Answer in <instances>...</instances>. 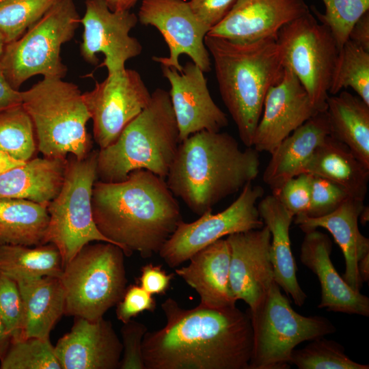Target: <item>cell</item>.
I'll use <instances>...</instances> for the list:
<instances>
[{
    "label": "cell",
    "instance_id": "cell-1",
    "mask_svg": "<svg viewBox=\"0 0 369 369\" xmlns=\"http://www.w3.org/2000/svg\"><path fill=\"white\" fill-rule=\"evenodd\" d=\"M161 329L142 342L146 369H248L253 347L249 313L236 306L184 309L172 298L161 305Z\"/></svg>",
    "mask_w": 369,
    "mask_h": 369
},
{
    "label": "cell",
    "instance_id": "cell-2",
    "mask_svg": "<svg viewBox=\"0 0 369 369\" xmlns=\"http://www.w3.org/2000/svg\"><path fill=\"white\" fill-rule=\"evenodd\" d=\"M92 208L100 232L126 256L143 258L159 254L182 221L180 206L164 178L137 169L122 181L97 180Z\"/></svg>",
    "mask_w": 369,
    "mask_h": 369
},
{
    "label": "cell",
    "instance_id": "cell-3",
    "mask_svg": "<svg viewBox=\"0 0 369 369\" xmlns=\"http://www.w3.org/2000/svg\"><path fill=\"white\" fill-rule=\"evenodd\" d=\"M259 152L227 133L202 131L182 141L166 177L172 193L202 215L259 173Z\"/></svg>",
    "mask_w": 369,
    "mask_h": 369
},
{
    "label": "cell",
    "instance_id": "cell-4",
    "mask_svg": "<svg viewBox=\"0 0 369 369\" xmlns=\"http://www.w3.org/2000/svg\"><path fill=\"white\" fill-rule=\"evenodd\" d=\"M204 42L213 60L221 99L241 141L252 147L266 94L284 74L277 38L236 42L207 34Z\"/></svg>",
    "mask_w": 369,
    "mask_h": 369
},
{
    "label": "cell",
    "instance_id": "cell-5",
    "mask_svg": "<svg viewBox=\"0 0 369 369\" xmlns=\"http://www.w3.org/2000/svg\"><path fill=\"white\" fill-rule=\"evenodd\" d=\"M180 143L169 92L156 88L148 105L117 139L98 151V180L120 182L137 169L165 179Z\"/></svg>",
    "mask_w": 369,
    "mask_h": 369
},
{
    "label": "cell",
    "instance_id": "cell-6",
    "mask_svg": "<svg viewBox=\"0 0 369 369\" xmlns=\"http://www.w3.org/2000/svg\"><path fill=\"white\" fill-rule=\"evenodd\" d=\"M22 105L34 128L37 148L45 157L82 159L92 151L86 125L90 119L78 86L58 78H43L22 92Z\"/></svg>",
    "mask_w": 369,
    "mask_h": 369
},
{
    "label": "cell",
    "instance_id": "cell-7",
    "mask_svg": "<svg viewBox=\"0 0 369 369\" xmlns=\"http://www.w3.org/2000/svg\"><path fill=\"white\" fill-rule=\"evenodd\" d=\"M249 313L253 347L248 369H288L298 344L336 331L325 316H305L295 311L275 282Z\"/></svg>",
    "mask_w": 369,
    "mask_h": 369
},
{
    "label": "cell",
    "instance_id": "cell-8",
    "mask_svg": "<svg viewBox=\"0 0 369 369\" xmlns=\"http://www.w3.org/2000/svg\"><path fill=\"white\" fill-rule=\"evenodd\" d=\"M124 256L111 243L85 245L60 277L66 294L64 314L97 320L115 306L127 287Z\"/></svg>",
    "mask_w": 369,
    "mask_h": 369
},
{
    "label": "cell",
    "instance_id": "cell-9",
    "mask_svg": "<svg viewBox=\"0 0 369 369\" xmlns=\"http://www.w3.org/2000/svg\"><path fill=\"white\" fill-rule=\"evenodd\" d=\"M80 20L73 0H56L19 38L6 44L0 66L10 84L18 90L36 75L63 79L68 69L61 47L74 36Z\"/></svg>",
    "mask_w": 369,
    "mask_h": 369
},
{
    "label": "cell",
    "instance_id": "cell-10",
    "mask_svg": "<svg viewBox=\"0 0 369 369\" xmlns=\"http://www.w3.org/2000/svg\"><path fill=\"white\" fill-rule=\"evenodd\" d=\"M97 157L98 150L82 159L69 154L62 187L47 206L49 220L42 244L51 243L57 248L64 268L90 242L111 243L93 219L92 196L98 180Z\"/></svg>",
    "mask_w": 369,
    "mask_h": 369
},
{
    "label": "cell",
    "instance_id": "cell-11",
    "mask_svg": "<svg viewBox=\"0 0 369 369\" xmlns=\"http://www.w3.org/2000/svg\"><path fill=\"white\" fill-rule=\"evenodd\" d=\"M277 42L284 67L297 77L316 108L325 111L339 51L330 29L309 12L282 27Z\"/></svg>",
    "mask_w": 369,
    "mask_h": 369
},
{
    "label": "cell",
    "instance_id": "cell-12",
    "mask_svg": "<svg viewBox=\"0 0 369 369\" xmlns=\"http://www.w3.org/2000/svg\"><path fill=\"white\" fill-rule=\"evenodd\" d=\"M264 195L260 186L246 184L234 202L216 214L206 211L195 221H181L159 254L170 267L189 260L200 249L230 234L259 229L264 226L257 201Z\"/></svg>",
    "mask_w": 369,
    "mask_h": 369
},
{
    "label": "cell",
    "instance_id": "cell-13",
    "mask_svg": "<svg viewBox=\"0 0 369 369\" xmlns=\"http://www.w3.org/2000/svg\"><path fill=\"white\" fill-rule=\"evenodd\" d=\"M93 122V136L100 149L113 143L123 129L148 105L151 93L135 70L107 74L83 93Z\"/></svg>",
    "mask_w": 369,
    "mask_h": 369
},
{
    "label": "cell",
    "instance_id": "cell-14",
    "mask_svg": "<svg viewBox=\"0 0 369 369\" xmlns=\"http://www.w3.org/2000/svg\"><path fill=\"white\" fill-rule=\"evenodd\" d=\"M137 16L143 25L157 29L168 47L167 57L153 56V61L181 72L180 57L187 55L204 72L210 70V55L204 42L209 29L197 18L188 1L142 0Z\"/></svg>",
    "mask_w": 369,
    "mask_h": 369
},
{
    "label": "cell",
    "instance_id": "cell-15",
    "mask_svg": "<svg viewBox=\"0 0 369 369\" xmlns=\"http://www.w3.org/2000/svg\"><path fill=\"white\" fill-rule=\"evenodd\" d=\"M137 22V16L130 10L113 11L104 0H86L80 20L83 27L81 55L96 65L101 53L105 59L99 66L105 67L108 74L124 70L126 62L142 52L140 42L130 35Z\"/></svg>",
    "mask_w": 369,
    "mask_h": 369
},
{
    "label": "cell",
    "instance_id": "cell-16",
    "mask_svg": "<svg viewBox=\"0 0 369 369\" xmlns=\"http://www.w3.org/2000/svg\"><path fill=\"white\" fill-rule=\"evenodd\" d=\"M319 111L297 77L285 67L282 79L269 87L252 146L271 154L295 129Z\"/></svg>",
    "mask_w": 369,
    "mask_h": 369
},
{
    "label": "cell",
    "instance_id": "cell-17",
    "mask_svg": "<svg viewBox=\"0 0 369 369\" xmlns=\"http://www.w3.org/2000/svg\"><path fill=\"white\" fill-rule=\"evenodd\" d=\"M170 85L169 92L180 142L202 131L219 132L228 124L226 114L210 94L204 72L192 61L181 72L161 66Z\"/></svg>",
    "mask_w": 369,
    "mask_h": 369
},
{
    "label": "cell",
    "instance_id": "cell-18",
    "mask_svg": "<svg viewBox=\"0 0 369 369\" xmlns=\"http://www.w3.org/2000/svg\"><path fill=\"white\" fill-rule=\"evenodd\" d=\"M230 282L236 301L253 309L275 282L270 258L271 233L266 226L230 234Z\"/></svg>",
    "mask_w": 369,
    "mask_h": 369
},
{
    "label": "cell",
    "instance_id": "cell-19",
    "mask_svg": "<svg viewBox=\"0 0 369 369\" xmlns=\"http://www.w3.org/2000/svg\"><path fill=\"white\" fill-rule=\"evenodd\" d=\"M309 12L304 0H237L207 34L236 42L277 38L282 27Z\"/></svg>",
    "mask_w": 369,
    "mask_h": 369
},
{
    "label": "cell",
    "instance_id": "cell-20",
    "mask_svg": "<svg viewBox=\"0 0 369 369\" xmlns=\"http://www.w3.org/2000/svg\"><path fill=\"white\" fill-rule=\"evenodd\" d=\"M62 369L119 368L122 344L111 323L75 317L70 331L54 346Z\"/></svg>",
    "mask_w": 369,
    "mask_h": 369
},
{
    "label": "cell",
    "instance_id": "cell-21",
    "mask_svg": "<svg viewBox=\"0 0 369 369\" xmlns=\"http://www.w3.org/2000/svg\"><path fill=\"white\" fill-rule=\"evenodd\" d=\"M332 242L327 234L313 230L305 232L300 260L318 277L321 299L318 306L328 311L369 316V298L353 290L339 275L330 256Z\"/></svg>",
    "mask_w": 369,
    "mask_h": 369
},
{
    "label": "cell",
    "instance_id": "cell-22",
    "mask_svg": "<svg viewBox=\"0 0 369 369\" xmlns=\"http://www.w3.org/2000/svg\"><path fill=\"white\" fill-rule=\"evenodd\" d=\"M364 208V200L349 196L329 214L319 217L299 215L295 219V223L304 232L323 228L331 233L344 255L345 270L342 277L357 291H360L363 284L357 263L369 254V239L360 232L358 227L359 217Z\"/></svg>",
    "mask_w": 369,
    "mask_h": 369
},
{
    "label": "cell",
    "instance_id": "cell-23",
    "mask_svg": "<svg viewBox=\"0 0 369 369\" xmlns=\"http://www.w3.org/2000/svg\"><path fill=\"white\" fill-rule=\"evenodd\" d=\"M188 265L175 269L200 297V305L210 308L236 306L230 282V251L220 238L194 254Z\"/></svg>",
    "mask_w": 369,
    "mask_h": 369
},
{
    "label": "cell",
    "instance_id": "cell-24",
    "mask_svg": "<svg viewBox=\"0 0 369 369\" xmlns=\"http://www.w3.org/2000/svg\"><path fill=\"white\" fill-rule=\"evenodd\" d=\"M329 135L330 128L326 111L308 120L271 154V158L263 174V181L275 191L290 178L303 174L304 165Z\"/></svg>",
    "mask_w": 369,
    "mask_h": 369
},
{
    "label": "cell",
    "instance_id": "cell-25",
    "mask_svg": "<svg viewBox=\"0 0 369 369\" xmlns=\"http://www.w3.org/2000/svg\"><path fill=\"white\" fill-rule=\"evenodd\" d=\"M258 213L271 233L270 258L275 282L295 305L302 306L307 298L297 277V266L290 240V226L295 217L273 193L259 202Z\"/></svg>",
    "mask_w": 369,
    "mask_h": 369
},
{
    "label": "cell",
    "instance_id": "cell-26",
    "mask_svg": "<svg viewBox=\"0 0 369 369\" xmlns=\"http://www.w3.org/2000/svg\"><path fill=\"white\" fill-rule=\"evenodd\" d=\"M66 159L33 158L0 175V199H20L48 206L60 191Z\"/></svg>",
    "mask_w": 369,
    "mask_h": 369
},
{
    "label": "cell",
    "instance_id": "cell-27",
    "mask_svg": "<svg viewBox=\"0 0 369 369\" xmlns=\"http://www.w3.org/2000/svg\"><path fill=\"white\" fill-rule=\"evenodd\" d=\"M303 173L328 179L342 187L351 197L362 200L366 197L369 167L346 145L330 135L315 149Z\"/></svg>",
    "mask_w": 369,
    "mask_h": 369
},
{
    "label": "cell",
    "instance_id": "cell-28",
    "mask_svg": "<svg viewBox=\"0 0 369 369\" xmlns=\"http://www.w3.org/2000/svg\"><path fill=\"white\" fill-rule=\"evenodd\" d=\"M17 283L23 308V339H49L65 312L66 294L60 278L43 277Z\"/></svg>",
    "mask_w": 369,
    "mask_h": 369
},
{
    "label": "cell",
    "instance_id": "cell-29",
    "mask_svg": "<svg viewBox=\"0 0 369 369\" xmlns=\"http://www.w3.org/2000/svg\"><path fill=\"white\" fill-rule=\"evenodd\" d=\"M338 94L329 96L327 100L330 135L369 167V105L348 92Z\"/></svg>",
    "mask_w": 369,
    "mask_h": 369
},
{
    "label": "cell",
    "instance_id": "cell-30",
    "mask_svg": "<svg viewBox=\"0 0 369 369\" xmlns=\"http://www.w3.org/2000/svg\"><path fill=\"white\" fill-rule=\"evenodd\" d=\"M49 220L47 206L20 199H0V246L42 245Z\"/></svg>",
    "mask_w": 369,
    "mask_h": 369
},
{
    "label": "cell",
    "instance_id": "cell-31",
    "mask_svg": "<svg viewBox=\"0 0 369 369\" xmlns=\"http://www.w3.org/2000/svg\"><path fill=\"white\" fill-rule=\"evenodd\" d=\"M61 254L51 243L35 247L20 245L0 246V273L16 282L43 277H61Z\"/></svg>",
    "mask_w": 369,
    "mask_h": 369
},
{
    "label": "cell",
    "instance_id": "cell-32",
    "mask_svg": "<svg viewBox=\"0 0 369 369\" xmlns=\"http://www.w3.org/2000/svg\"><path fill=\"white\" fill-rule=\"evenodd\" d=\"M348 87L369 105V51L350 40L338 51L329 94H338Z\"/></svg>",
    "mask_w": 369,
    "mask_h": 369
},
{
    "label": "cell",
    "instance_id": "cell-33",
    "mask_svg": "<svg viewBox=\"0 0 369 369\" xmlns=\"http://www.w3.org/2000/svg\"><path fill=\"white\" fill-rule=\"evenodd\" d=\"M37 144L32 121L22 105L0 113V150L23 161L31 159Z\"/></svg>",
    "mask_w": 369,
    "mask_h": 369
},
{
    "label": "cell",
    "instance_id": "cell-34",
    "mask_svg": "<svg viewBox=\"0 0 369 369\" xmlns=\"http://www.w3.org/2000/svg\"><path fill=\"white\" fill-rule=\"evenodd\" d=\"M290 364L299 369H368L363 364L351 359L340 343L324 337L313 340L298 350L294 349Z\"/></svg>",
    "mask_w": 369,
    "mask_h": 369
},
{
    "label": "cell",
    "instance_id": "cell-35",
    "mask_svg": "<svg viewBox=\"0 0 369 369\" xmlns=\"http://www.w3.org/2000/svg\"><path fill=\"white\" fill-rule=\"evenodd\" d=\"M1 369H62L49 339L29 338L12 340Z\"/></svg>",
    "mask_w": 369,
    "mask_h": 369
},
{
    "label": "cell",
    "instance_id": "cell-36",
    "mask_svg": "<svg viewBox=\"0 0 369 369\" xmlns=\"http://www.w3.org/2000/svg\"><path fill=\"white\" fill-rule=\"evenodd\" d=\"M56 0L0 1V35L5 44L19 38Z\"/></svg>",
    "mask_w": 369,
    "mask_h": 369
},
{
    "label": "cell",
    "instance_id": "cell-37",
    "mask_svg": "<svg viewBox=\"0 0 369 369\" xmlns=\"http://www.w3.org/2000/svg\"><path fill=\"white\" fill-rule=\"evenodd\" d=\"M325 13L312 8L318 20L330 29L340 50L355 22L369 10V0H323Z\"/></svg>",
    "mask_w": 369,
    "mask_h": 369
},
{
    "label": "cell",
    "instance_id": "cell-38",
    "mask_svg": "<svg viewBox=\"0 0 369 369\" xmlns=\"http://www.w3.org/2000/svg\"><path fill=\"white\" fill-rule=\"evenodd\" d=\"M0 316L13 340L23 339V308L18 283L1 273Z\"/></svg>",
    "mask_w": 369,
    "mask_h": 369
},
{
    "label": "cell",
    "instance_id": "cell-39",
    "mask_svg": "<svg viewBox=\"0 0 369 369\" xmlns=\"http://www.w3.org/2000/svg\"><path fill=\"white\" fill-rule=\"evenodd\" d=\"M312 176L310 202L305 215L319 217L329 214L350 196L339 184L318 176Z\"/></svg>",
    "mask_w": 369,
    "mask_h": 369
},
{
    "label": "cell",
    "instance_id": "cell-40",
    "mask_svg": "<svg viewBox=\"0 0 369 369\" xmlns=\"http://www.w3.org/2000/svg\"><path fill=\"white\" fill-rule=\"evenodd\" d=\"M312 180L311 174L303 173L286 181L273 193L294 217L305 215L310 202Z\"/></svg>",
    "mask_w": 369,
    "mask_h": 369
},
{
    "label": "cell",
    "instance_id": "cell-41",
    "mask_svg": "<svg viewBox=\"0 0 369 369\" xmlns=\"http://www.w3.org/2000/svg\"><path fill=\"white\" fill-rule=\"evenodd\" d=\"M147 331V327L140 322L131 319L123 323L120 329L122 354L119 368L146 369L142 342Z\"/></svg>",
    "mask_w": 369,
    "mask_h": 369
},
{
    "label": "cell",
    "instance_id": "cell-42",
    "mask_svg": "<svg viewBox=\"0 0 369 369\" xmlns=\"http://www.w3.org/2000/svg\"><path fill=\"white\" fill-rule=\"evenodd\" d=\"M115 306L117 318L126 323L144 312H153L156 303L153 295L139 285L132 284L126 287L122 300Z\"/></svg>",
    "mask_w": 369,
    "mask_h": 369
},
{
    "label": "cell",
    "instance_id": "cell-43",
    "mask_svg": "<svg viewBox=\"0 0 369 369\" xmlns=\"http://www.w3.org/2000/svg\"><path fill=\"white\" fill-rule=\"evenodd\" d=\"M237 0H189L188 3L197 18L209 31L230 12Z\"/></svg>",
    "mask_w": 369,
    "mask_h": 369
},
{
    "label": "cell",
    "instance_id": "cell-44",
    "mask_svg": "<svg viewBox=\"0 0 369 369\" xmlns=\"http://www.w3.org/2000/svg\"><path fill=\"white\" fill-rule=\"evenodd\" d=\"M175 273H167L161 265L152 263L141 266L137 279L139 285L152 295L165 294L169 288Z\"/></svg>",
    "mask_w": 369,
    "mask_h": 369
},
{
    "label": "cell",
    "instance_id": "cell-45",
    "mask_svg": "<svg viewBox=\"0 0 369 369\" xmlns=\"http://www.w3.org/2000/svg\"><path fill=\"white\" fill-rule=\"evenodd\" d=\"M22 92L10 84L0 66V113L22 105Z\"/></svg>",
    "mask_w": 369,
    "mask_h": 369
},
{
    "label": "cell",
    "instance_id": "cell-46",
    "mask_svg": "<svg viewBox=\"0 0 369 369\" xmlns=\"http://www.w3.org/2000/svg\"><path fill=\"white\" fill-rule=\"evenodd\" d=\"M348 40L369 51V10L353 25L349 32Z\"/></svg>",
    "mask_w": 369,
    "mask_h": 369
},
{
    "label": "cell",
    "instance_id": "cell-47",
    "mask_svg": "<svg viewBox=\"0 0 369 369\" xmlns=\"http://www.w3.org/2000/svg\"><path fill=\"white\" fill-rule=\"evenodd\" d=\"M12 340V336L0 316V360L6 354Z\"/></svg>",
    "mask_w": 369,
    "mask_h": 369
},
{
    "label": "cell",
    "instance_id": "cell-48",
    "mask_svg": "<svg viewBox=\"0 0 369 369\" xmlns=\"http://www.w3.org/2000/svg\"><path fill=\"white\" fill-rule=\"evenodd\" d=\"M26 161L18 160L8 153L0 150V175L24 164Z\"/></svg>",
    "mask_w": 369,
    "mask_h": 369
},
{
    "label": "cell",
    "instance_id": "cell-49",
    "mask_svg": "<svg viewBox=\"0 0 369 369\" xmlns=\"http://www.w3.org/2000/svg\"><path fill=\"white\" fill-rule=\"evenodd\" d=\"M113 11L130 10L139 0H104Z\"/></svg>",
    "mask_w": 369,
    "mask_h": 369
},
{
    "label": "cell",
    "instance_id": "cell-50",
    "mask_svg": "<svg viewBox=\"0 0 369 369\" xmlns=\"http://www.w3.org/2000/svg\"><path fill=\"white\" fill-rule=\"evenodd\" d=\"M357 270L360 279L364 282L369 281V254L365 255L357 263Z\"/></svg>",
    "mask_w": 369,
    "mask_h": 369
},
{
    "label": "cell",
    "instance_id": "cell-51",
    "mask_svg": "<svg viewBox=\"0 0 369 369\" xmlns=\"http://www.w3.org/2000/svg\"><path fill=\"white\" fill-rule=\"evenodd\" d=\"M368 215H369L368 207L364 206V208H363L359 217V219H360V221L362 225H365L368 221V219H369Z\"/></svg>",
    "mask_w": 369,
    "mask_h": 369
},
{
    "label": "cell",
    "instance_id": "cell-52",
    "mask_svg": "<svg viewBox=\"0 0 369 369\" xmlns=\"http://www.w3.org/2000/svg\"><path fill=\"white\" fill-rule=\"evenodd\" d=\"M5 45V43L3 38L0 35V57H1V56L2 55V53H3Z\"/></svg>",
    "mask_w": 369,
    "mask_h": 369
},
{
    "label": "cell",
    "instance_id": "cell-53",
    "mask_svg": "<svg viewBox=\"0 0 369 369\" xmlns=\"http://www.w3.org/2000/svg\"><path fill=\"white\" fill-rule=\"evenodd\" d=\"M3 1V0H0V1Z\"/></svg>",
    "mask_w": 369,
    "mask_h": 369
}]
</instances>
